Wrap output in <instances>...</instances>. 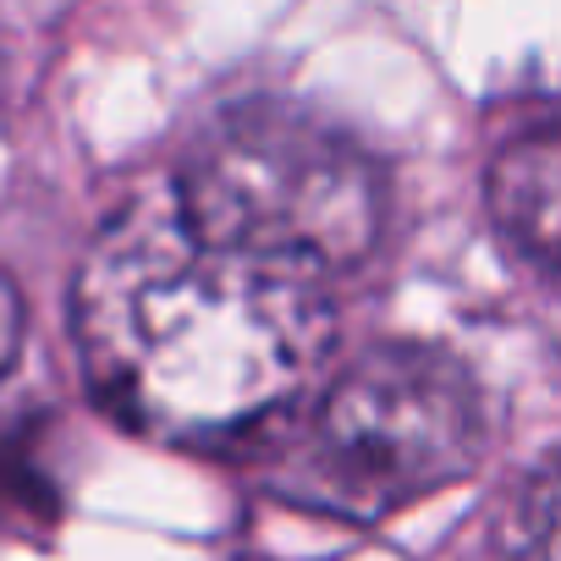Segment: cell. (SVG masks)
Returning a JSON list of instances; mask_svg holds the SVG:
<instances>
[{
	"mask_svg": "<svg viewBox=\"0 0 561 561\" xmlns=\"http://www.w3.org/2000/svg\"><path fill=\"white\" fill-rule=\"evenodd\" d=\"M72 336L116 424L171 446H226L304 402L331 358L336 304L325 287L204 248L165 182H149L78 259Z\"/></svg>",
	"mask_w": 561,
	"mask_h": 561,
	"instance_id": "cell-1",
	"label": "cell"
},
{
	"mask_svg": "<svg viewBox=\"0 0 561 561\" xmlns=\"http://www.w3.org/2000/svg\"><path fill=\"white\" fill-rule=\"evenodd\" d=\"M160 182L204 248L325 293L386 231L380 160L347 127L287 100L226 105Z\"/></svg>",
	"mask_w": 561,
	"mask_h": 561,
	"instance_id": "cell-2",
	"label": "cell"
},
{
	"mask_svg": "<svg viewBox=\"0 0 561 561\" xmlns=\"http://www.w3.org/2000/svg\"><path fill=\"white\" fill-rule=\"evenodd\" d=\"M280 424L287 440H275L270 490L336 523H380L462 484L495 440L479 375L435 342L358 353Z\"/></svg>",
	"mask_w": 561,
	"mask_h": 561,
	"instance_id": "cell-3",
	"label": "cell"
},
{
	"mask_svg": "<svg viewBox=\"0 0 561 561\" xmlns=\"http://www.w3.org/2000/svg\"><path fill=\"white\" fill-rule=\"evenodd\" d=\"M484 209L501 248L534 275L556 270V220H561V138L556 122L539 116L512 133L484 171Z\"/></svg>",
	"mask_w": 561,
	"mask_h": 561,
	"instance_id": "cell-4",
	"label": "cell"
},
{
	"mask_svg": "<svg viewBox=\"0 0 561 561\" xmlns=\"http://www.w3.org/2000/svg\"><path fill=\"white\" fill-rule=\"evenodd\" d=\"M23 331H28V320H23V293L12 287V275L0 270V386L12 380V369H18V358H23Z\"/></svg>",
	"mask_w": 561,
	"mask_h": 561,
	"instance_id": "cell-5",
	"label": "cell"
}]
</instances>
